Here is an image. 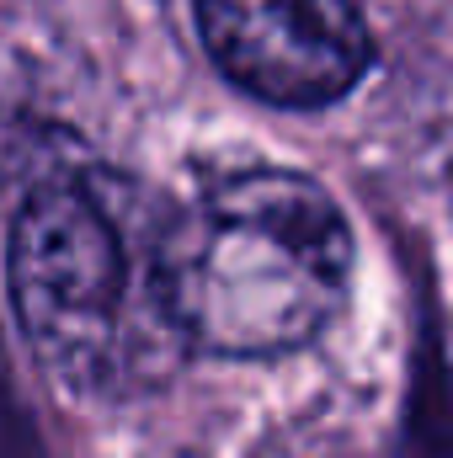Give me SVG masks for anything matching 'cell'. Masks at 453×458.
<instances>
[{
    "instance_id": "cell-1",
    "label": "cell",
    "mask_w": 453,
    "mask_h": 458,
    "mask_svg": "<svg viewBox=\"0 0 453 458\" xmlns=\"http://www.w3.org/2000/svg\"><path fill=\"white\" fill-rule=\"evenodd\" d=\"M346 277L352 229L337 198L294 171L209 187L155 256L166 320L214 357H278L315 342L346 299Z\"/></svg>"
},
{
    "instance_id": "cell-2",
    "label": "cell",
    "mask_w": 453,
    "mask_h": 458,
    "mask_svg": "<svg viewBox=\"0 0 453 458\" xmlns=\"http://www.w3.org/2000/svg\"><path fill=\"white\" fill-rule=\"evenodd\" d=\"M128 256L107 203L81 182H43L11 225V304L59 384L91 389L123 342Z\"/></svg>"
},
{
    "instance_id": "cell-3",
    "label": "cell",
    "mask_w": 453,
    "mask_h": 458,
    "mask_svg": "<svg viewBox=\"0 0 453 458\" xmlns=\"http://www.w3.org/2000/svg\"><path fill=\"white\" fill-rule=\"evenodd\" d=\"M198 32L235 86L272 107H321L368 70L357 0H198Z\"/></svg>"
}]
</instances>
